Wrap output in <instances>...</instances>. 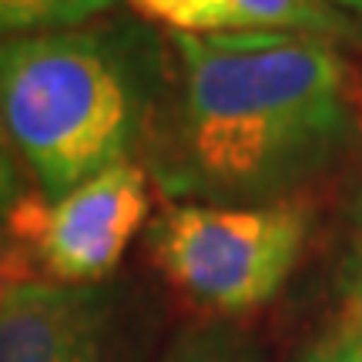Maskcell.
Returning <instances> with one entry per match:
<instances>
[{"label":"cell","instance_id":"cell-3","mask_svg":"<svg viewBox=\"0 0 362 362\" xmlns=\"http://www.w3.org/2000/svg\"><path fill=\"white\" fill-rule=\"evenodd\" d=\"M312 211L302 198L265 205L178 202L151 228L148 248L175 288L218 315H242L272 302L296 272Z\"/></svg>","mask_w":362,"mask_h":362},{"label":"cell","instance_id":"cell-6","mask_svg":"<svg viewBox=\"0 0 362 362\" xmlns=\"http://www.w3.org/2000/svg\"><path fill=\"white\" fill-rule=\"evenodd\" d=\"M175 34H312L352 37L356 21L329 0H131Z\"/></svg>","mask_w":362,"mask_h":362},{"label":"cell","instance_id":"cell-2","mask_svg":"<svg viewBox=\"0 0 362 362\" xmlns=\"http://www.w3.org/2000/svg\"><path fill=\"white\" fill-rule=\"evenodd\" d=\"M158 94L151 37L128 24L0 37V121L44 198L131 161Z\"/></svg>","mask_w":362,"mask_h":362},{"label":"cell","instance_id":"cell-10","mask_svg":"<svg viewBox=\"0 0 362 362\" xmlns=\"http://www.w3.org/2000/svg\"><path fill=\"white\" fill-rule=\"evenodd\" d=\"M27 198L24 192V175L17 165V148H13L11 134L0 121V228H7L11 215L17 211V205Z\"/></svg>","mask_w":362,"mask_h":362},{"label":"cell","instance_id":"cell-7","mask_svg":"<svg viewBox=\"0 0 362 362\" xmlns=\"http://www.w3.org/2000/svg\"><path fill=\"white\" fill-rule=\"evenodd\" d=\"M111 7L115 0H0V37L84 27Z\"/></svg>","mask_w":362,"mask_h":362},{"label":"cell","instance_id":"cell-1","mask_svg":"<svg viewBox=\"0 0 362 362\" xmlns=\"http://www.w3.org/2000/svg\"><path fill=\"white\" fill-rule=\"evenodd\" d=\"M178 90L151 175L205 205H265L336 168L362 138L352 78L312 34H175Z\"/></svg>","mask_w":362,"mask_h":362},{"label":"cell","instance_id":"cell-12","mask_svg":"<svg viewBox=\"0 0 362 362\" xmlns=\"http://www.w3.org/2000/svg\"><path fill=\"white\" fill-rule=\"evenodd\" d=\"M24 279H34V275L27 272L24 259H21L11 245H0V302H4V296L11 292L13 285L24 282Z\"/></svg>","mask_w":362,"mask_h":362},{"label":"cell","instance_id":"cell-13","mask_svg":"<svg viewBox=\"0 0 362 362\" xmlns=\"http://www.w3.org/2000/svg\"><path fill=\"white\" fill-rule=\"evenodd\" d=\"M329 4H332V7H339V11L342 13H356V17H362V0H329Z\"/></svg>","mask_w":362,"mask_h":362},{"label":"cell","instance_id":"cell-5","mask_svg":"<svg viewBox=\"0 0 362 362\" xmlns=\"http://www.w3.org/2000/svg\"><path fill=\"white\" fill-rule=\"evenodd\" d=\"M115 339L107 285L24 279L0 302V362H111Z\"/></svg>","mask_w":362,"mask_h":362},{"label":"cell","instance_id":"cell-9","mask_svg":"<svg viewBox=\"0 0 362 362\" xmlns=\"http://www.w3.org/2000/svg\"><path fill=\"white\" fill-rule=\"evenodd\" d=\"M339 288L362 312V185L349 205V218H346V238H342V255H339Z\"/></svg>","mask_w":362,"mask_h":362},{"label":"cell","instance_id":"cell-14","mask_svg":"<svg viewBox=\"0 0 362 362\" xmlns=\"http://www.w3.org/2000/svg\"><path fill=\"white\" fill-rule=\"evenodd\" d=\"M349 336H352V342H356V349H359V356H362V322H359L356 332H349Z\"/></svg>","mask_w":362,"mask_h":362},{"label":"cell","instance_id":"cell-8","mask_svg":"<svg viewBox=\"0 0 362 362\" xmlns=\"http://www.w3.org/2000/svg\"><path fill=\"white\" fill-rule=\"evenodd\" d=\"M161 362H262L255 339L228 322H205L185 329Z\"/></svg>","mask_w":362,"mask_h":362},{"label":"cell","instance_id":"cell-4","mask_svg":"<svg viewBox=\"0 0 362 362\" xmlns=\"http://www.w3.org/2000/svg\"><path fill=\"white\" fill-rule=\"evenodd\" d=\"M148 175L134 161H124L54 202L27 194L4 232L37 252L51 282L104 285L148 221Z\"/></svg>","mask_w":362,"mask_h":362},{"label":"cell","instance_id":"cell-11","mask_svg":"<svg viewBox=\"0 0 362 362\" xmlns=\"http://www.w3.org/2000/svg\"><path fill=\"white\" fill-rule=\"evenodd\" d=\"M298 362H362L359 349L352 336H339V339H325L319 346H312Z\"/></svg>","mask_w":362,"mask_h":362}]
</instances>
